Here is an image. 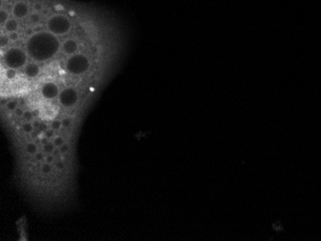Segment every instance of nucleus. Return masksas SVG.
<instances>
[{
    "label": "nucleus",
    "mask_w": 321,
    "mask_h": 241,
    "mask_svg": "<svg viewBox=\"0 0 321 241\" xmlns=\"http://www.w3.org/2000/svg\"><path fill=\"white\" fill-rule=\"evenodd\" d=\"M26 49L30 58L35 61H45L58 53L60 41L56 35L49 31H40L29 37Z\"/></svg>",
    "instance_id": "f257e3e1"
},
{
    "label": "nucleus",
    "mask_w": 321,
    "mask_h": 241,
    "mask_svg": "<svg viewBox=\"0 0 321 241\" xmlns=\"http://www.w3.org/2000/svg\"><path fill=\"white\" fill-rule=\"evenodd\" d=\"M67 69L71 74L80 75L87 72L89 68V61L87 56L81 53L71 55L67 61Z\"/></svg>",
    "instance_id": "f03ea898"
},
{
    "label": "nucleus",
    "mask_w": 321,
    "mask_h": 241,
    "mask_svg": "<svg viewBox=\"0 0 321 241\" xmlns=\"http://www.w3.org/2000/svg\"><path fill=\"white\" fill-rule=\"evenodd\" d=\"M4 61L9 68H18L22 67L27 61V55L22 49L18 47L10 48L4 54Z\"/></svg>",
    "instance_id": "7ed1b4c3"
},
{
    "label": "nucleus",
    "mask_w": 321,
    "mask_h": 241,
    "mask_svg": "<svg viewBox=\"0 0 321 241\" xmlns=\"http://www.w3.org/2000/svg\"><path fill=\"white\" fill-rule=\"evenodd\" d=\"M48 31L56 36L67 34L71 28V22L67 16L63 15H56L48 19Z\"/></svg>",
    "instance_id": "20e7f679"
},
{
    "label": "nucleus",
    "mask_w": 321,
    "mask_h": 241,
    "mask_svg": "<svg viewBox=\"0 0 321 241\" xmlns=\"http://www.w3.org/2000/svg\"><path fill=\"white\" fill-rule=\"evenodd\" d=\"M78 100V93L74 88H67L63 89L59 94V101L64 108H70L74 106Z\"/></svg>",
    "instance_id": "39448f33"
},
{
    "label": "nucleus",
    "mask_w": 321,
    "mask_h": 241,
    "mask_svg": "<svg viewBox=\"0 0 321 241\" xmlns=\"http://www.w3.org/2000/svg\"><path fill=\"white\" fill-rule=\"evenodd\" d=\"M58 86L53 82H48L41 87V95L46 99H53L59 96Z\"/></svg>",
    "instance_id": "423d86ee"
},
{
    "label": "nucleus",
    "mask_w": 321,
    "mask_h": 241,
    "mask_svg": "<svg viewBox=\"0 0 321 241\" xmlns=\"http://www.w3.org/2000/svg\"><path fill=\"white\" fill-rule=\"evenodd\" d=\"M13 15L16 18H23L28 15L29 8L25 2H16L13 7Z\"/></svg>",
    "instance_id": "0eeeda50"
},
{
    "label": "nucleus",
    "mask_w": 321,
    "mask_h": 241,
    "mask_svg": "<svg viewBox=\"0 0 321 241\" xmlns=\"http://www.w3.org/2000/svg\"><path fill=\"white\" fill-rule=\"evenodd\" d=\"M62 49H63V51L67 55H73V54H76V51H77L78 49V45H77V42L72 40V39H69V40H67L64 41V42L63 43V45H62Z\"/></svg>",
    "instance_id": "6e6552de"
},
{
    "label": "nucleus",
    "mask_w": 321,
    "mask_h": 241,
    "mask_svg": "<svg viewBox=\"0 0 321 241\" xmlns=\"http://www.w3.org/2000/svg\"><path fill=\"white\" fill-rule=\"evenodd\" d=\"M40 73V67L39 65L35 63L29 64L25 67V74L28 78H35Z\"/></svg>",
    "instance_id": "1a4fd4ad"
},
{
    "label": "nucleus",
    "mask_w": 321,
    "mask_h": 241,
    "mask_svg": "<svg viewBox=\"0 0 321 241\" xmlns=\"http://www.w3.org/2000/svg\"><path fill=\"white\" fill-rule=\"evenodd\" d=\"M4 28L6 30V32H9V33L16 32V30L18 28V23L15 18L8 19L5 23Z\"/></svg>",
    "instance_id": "9d476101"
},
{
    "label": "nucleus",
    "mask_w": 321,
    "mask_h": 241,
    "mask_svg": "<svg viewBox=\"0 0 321 241\" xmlns=\"http://www.w3.org/2000/svg\"><path fill=\"white\" fill-rule=\"evenodd\" d=\"M37 150H38V147H37V145H36L35 143L30 142V143H28L26 145V151L29 154H32V155L37 154Z\"/></svg>",
    "instance_id": "9b49d317"
},
{
    "label": "nucleus",
    "mask_w": 321,
    "mask_h": 241,
    "mask_svg": "<svg viewBox=\"0 0 321 241\" xmlns=\"http://www.w3.org/2000/svg\"><path fill=\"white\" fill-rule=\"evenodd\" d=\"M16 76V71L13 68H9L8 70L6 71V77L9 80H13Z\"/></svg>",
    "instance_id": "f8f14e48"
},
{
    "label": "nucleus",
    "mask_w": 321,
    "mask_h": 241,
    "mask_svg": "<svg viewBox=\"0 0 321 241\" xmlns=\"http://www.w3.org/2000/svg\"><path fill=\"white\" fill-rule=\"evenodd\" d=\"M7 20H8V13L4 11V10H2L1 13H0V22H1V25L4 26Z\"/></svg>",
    "instance_id": "ddd939ff"
},
{
    "label": "nucleus",
    "mask_w": 321,
    "mask_h": 241,
    "mask_svg": "<svg viewBox=\"0 0 321 241\" xmlns=\"http://www.w3.org/2000/svg\"><path fill=\"white\" fill-rule=\"evenodd\" d=\"M54 149H55V145H54V143H49V142H48V143H47V144H45V145H44V147H43L44 152H46V153H48V154H52V153H53V151H54Z\"/></svg>",
    "instance_id": "4468645a"
},
{
    "label": "nucleus",
    "mask_w": 321,
    "mask_h": 241,
    "mask_svg": "<svg viewBox=\"0 0 321 241\" xmlns=\"http://www.w3.org/2000/svg\"><path fill=\"white\" fill-rule=\"evenodd\" d=\"M22 130H23V132L26 133V134L32 133L33 132V125H32V124H30V123L23 124V125H22Z\"/></svg>",
    "instance_id": "2eb2a0df"
},
{
    "label": "nucleus",
    "mask_w": 321,
    "mask_h": 241,
    "mask_svg": "<svg viewBox=\"0 0 321 241\" xmlns=\"http://www.w3.org/2000/svg\"><path fill=\"white\" fill-rule=\"evenodd\" d=\"M16 106H18V103H16V101H9L6 104L7 109H8L9 111H16Z\"/></svg>",
    "instance_id": "dca6fc26"
},
{
    "label": "nucleus",
    "mask_w": 321,
    "mask_h": 241,
    "mask_svg": "<svg viewBox=\"0 0 321 241\" xmlns=\"http://www.w3.org/2000/svg\"><path fill=\"white\" fill-rule=\"evenodd\" d=\"M41 171H43V173H44V174L49 173V172L51 171V165H50V163H44V164L41 165Z\"/></svg>",
    "instance_id": "f3484780"
},
{
    "label": "nucleus",
    "mask_w": 321,
    "mask_h": 241,
    "mask_svg": "<svg viewBox=\"0 0 321 241\" xmlns=\"http://www.w3.org/2000/svg\"><path fill=\"white\" fill-rule=\"evenodd\" d=\"M53 143H54V145L56 146V147H60V146H62V145H63V144H64V139H63V137H62V136H57V137H55V139H54V141H53Z\"/></svg>",
    "instance_id": "a211bd4d"
},
{
    "label": "nucleus",
    "mask_w": 321,
    "mask_h": 241,
    "mask_svg": "<svg viewBox=\"0 0 321 241\" xmlns=\"http://www.w3.org/2000/svg\"><path fill=\"white\" fill-rule=\"evenodd\" d=\"M62 126H63V124H62V121H60V120H54V121H52V124H51V127H52L53 130H59Z\"/></svg>",
    "instance_id": "6ab92c4d"
},
{
    "label": "nucleus",
    "mask_w": 321,
    "mask_h": 241,
    "mask_svg": "<svg viewBox=\"0 0 321 241\" xmlns=\"http://www.w3.org/2000/svg\"><path fill=\"white\" fill-rule=\"evenodd\" d=\"M9 40H10V37L8 36H1V40H0L1 47H5L7 44L9 43Z\"/></svg>",
    "instance_id": "aec40b11"
},
{
    "label": "nucleus",
    "mask_w": 321,
    "mask_h": 241,
    "mask_svg": "<svg viewBox=\"0 0 321 241\" xmlns=\"http://www.w3.org/2000/svg\"><path fill=\"white\" fill-rule=\"evenodd\" d=\"M30 20L33 23L39 22V20H40V15H39V13H32V15H31V16H30Z\"/></svg>",
    "instance_id": "412c9836"
},
{
    "label": "nucleus",
    "mask_w": 321,
    "mask_h": 241,
    "mask_svg": "<svg viewBox=\"0 0 321 241\" xmlns=\"http://www.w3.org/2000/svg\"><path fill=\"white\" fill-rule=\"evenodd\" d=\"M34 117V114L32 112H25L23 113V118L27 120V121H29V120H31Z\"/></svg>",
    "instance_id": "4be33fe9"
},
{
    "label": "nucleus",
    "mask_w": 321,
    "mask_h": 241,
    "mask_svg": "<svg viewBox=\"0 0 321 241\" xmlns=\"http://www.w3.org/2000/svg\"><path fill=\"white\" fill-rule=\"evenodd\" d=\"M59 149H60V152H61L62 154H64V153L68 152V150H69V146H68L67 144H64V143L63 145L59 147Z\"/></svg>",
    "instance_id": "5701e85b"
},
{
    "label": "nucleus",
    "mask_w": 321,
    "mask_h": 241,
    "mask_svg": "<svg viewBox=\"0 0 321 241\" xmlns=\"http://www.w3.org/2000/svg\"><path fill=\"white\" fill-rule=\"evenodd\" d=\"M62 124H63L64 127L67 128V127H69L71 125V120L69 118H64L63 120H62Z\"/></svg>",
    "instance_id": "b1692460"
},
{
    "label": "nucleus",
    "mask_w": 321,
    "mask_h": 241,
    "mask_svg": "<svg viewBox=\"0 0 321 241\" xmlns=\"http://www.w3.org/2000/svg\"><path fill=\"white\" fill-rule=\"evenodd\" d=\"M9 37H10V40H13V41H15V40H18V34L16 33V32L10 33Z\"/></svg>",
    "instance_id": "393cba45"
},
{
    "label": "nucleus",
    "mask_w": 321,
    "mask_h": 241,
    "mask_svg": "<svg viewBox=\"0 0 321 241\" xmlns=\"http://www.w3.org/2000/svg\"><path fill=\"white\" fill-rule=\"evenodd\" d=\"M53 136H54L53 129H51V130H46V132H45V137H47V139H52Z\"/></svg>",
    "instance_id": "a878e982"
},
{
    "label": "nucleus",
    "mask_w": 321,
    "mask_h": 241,
    "mask_svg": "<svg viewBox=\"0 0 321 241\" xmlns=\"http://www.w3.org/2000/svg\"><path fill=\"white\" fill-rule=\"evenodd\" d=\"M45 160H46V163H53L54 161V155H48V156L45 158Z\"/></svg>",
    "instance_id": "bb28decb"
},
{
    "label": "nucleus",
    "mask_w": 321,
    "mask_h": 241,
    "mask_svg": "<svg viewBox=\"0 0 321 241\" xmlns=\"http://www.w3.org/2000/svg\"><path fill=\"white\" fill-rule=\"evenodd\" d=\"M56 167H57V169H59V170H62V169H64V163H62V161H58V163H56Z\"/></svg>",
    "instance_id": "cd10ccee"
},
{
    "label": "nucleus",
    "mask_w": 321,
    "mask_h": 241,
    "mask_svg": "<svg viewBox=\"0 0 321 241\" xmlns=\"http://www.w3.org/2000/svg\"><path fill=\"white\" fill-rule=\"evenodd\" d=\"M16 115H18V116H23V111H22V110L21 109H18V108H16Z\"/></svg>",
    "instance_id": "c85d7f7f"
},
{
    "label": "nucleus",
    "mask_w": 321,
    "mask_h": 241,
    "mask_svg": "<svg viewBox=\"0 0 321 241\" xmlns=\"http://www.w3.org/2000/svg\"><path fill=\"white\" fill-rule=\"evenodd\" d=\"M43 159V155L41 154V153H37V155H36V160H41Z\"/></svg>",
    "instance_id": "c756f323"
},
{
    "label": "nucleus",
    "mask_w": 321,
    "mask_h": 241,
    "mask_svg": "<svg viewBox=\"0 0 321 241\" xmlns=\"http://www.w3.org/2000/svg\"><path fill=\"white\" fill-rule=\"evenodd\" d=\"M40 141H41V143L45 145V144H47V143H48V139H47V137H43V139H41Z\"/></svg>",
    "instance_id": "7c9ffc66"
},
{
    "label": "nucleus",
    "mask_w": 321,
    "mask_h": 241,
    "mask_svg": "<svg viewBox=\"0 0 321 241\" xmlns=\"http://www.w3.org/2000/svg\"><path fill=\"white\" fill-rule=\"evenodd\" d=\"M59 153H61L60 152V149H59V150L54 149V151H53V155H54V156H59Z\"/></svg>",
    "instance_id": "2f4dec72"
},
{
    "label": "nucleus",
    "mask_w": 321,
    "mask_h": 241,
    "mask_svg": "<svg viewBox=\"0 0 321 241\" xmlns=\"http://www.w3.org/2000/svg\"><path fill=\"white\" fill-rule=\"evenodd\" d=\"M33 114H34V116H39V114H40L39 110H35V111L33 112Z\"/></svg>",
    "instance_id": "473e14b6"
},
{
    "label": "nucleus",
    "mask_w": 321,
    "mask_h": 241,
    "mask_svg": "<svg viewBox=\"0 0 321 241\" xmlns=\"http://www.w3.org/2000/svg\"><path fill=\"white\" fill-rule=\"evenodd\" d=\"M34 8H35L36 10H40V9H41V5H40V4H35V6H34Z\"/></svg>",
    "instance_id": "72a5a7b5"
}]
</instances>
